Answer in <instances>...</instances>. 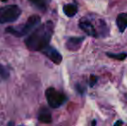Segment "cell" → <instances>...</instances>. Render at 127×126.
<instances>
[{
  "label": "cell",
  "mask_w": 127,
  "mask_h": 126,
  "mask_svg": "<svg viewBox=\"0 0 127 126\" xmlns=\"http://www.w3.org/2000/svg\"><path fill=\"white\" fill-rule=\"evenodd\" d=\"M54 32V24L51 21L39 25L31 31L25 39L26 47L30 51H42L49 45Z\"/></svg>",
  "instance_id": "obj_1"
},
{
  "label": "cell",
  "mask_w": 127,
  "mask_h": 126,
  "mask_svg": "<svg viewBox=\"0 0 127 126\" xmlns=\"http://www.w3.org/2000/svg\"><path fill=\"white\" fill-rule=\"evenodd\" d=\"M41 23V17L38 15H32L28 18L25 24L17 27H7L5 32L10 33L17 37H22L30 34Z\"/></svg>",
  "instance_id": "obj_2"
},
{
  "label": "cell",
  "mask_w": 127,
  "mask_h": 126,
  "mask_svg": "<svg viewBox=\"0 0 127 126\" xmlns=\"http://www.w3.org/2000/svg\"><path fill=\"white\" fill-rule=\"evenodd\" d=\"M22 10L17 5L10 4L0 8V24L13 23L21 16Z\"/></svg>",
  "instance_id": "obj_3"
},
{
  "label": "cell",
  "mask_w": 127,
  "mask_h": 126,
  "mask_svg": "<svg viewBox=\"0 0 127 126\" xmlns=\"http://www.w3.org/2000/svg\"><path fill=\"white\" fill-rule=\"evenodd\" d=\"M45 95L49 105L51 108H58L67 100V97L64 93L58 92L54 87H49L46 90Z\"/></svg>",
  "instance_id": "obj_4"
},
{
  "label": "cell",
  "mask_w": 127,
  "mask_h": 126,
  "mask_svg": "<svg viewBox=\"0 0 127 126\" xmlns=\"http://www.w3.org/2000/svg\"><path fill=\"white\" fill-rule=\"evenodd\" d=\"M41 52H42L44 55L47 56V57L49 58L50 61H53L54 63L58 65V64H60L62 62V54H61L55 49H54L53 47H51V46L48 45L47 47L44 48Z\"/></svg>",
  "instance_id": "obj_5"
},
{
  "label": "cell",
  "mask_w": 127,
  "mask_h": 126,
  "mask_svg": "<svg viewBox=\"0 0 127 126\" xmlns=\"http://www.w3.org/2000/svg\"><path fill=\"white\" fill-rule=\"evenodd\" d=\"M80 28L85 32L87 35H91V36H97V32H96L95 29H94V25L91 24L89 21L87 20H81L79 24Z\"/></svg>",
  "instance_id": "obj_6"
},
{
  "label": "cell",
  "mask_w": 127,
  "mask_h": 126,
  "mask_svg": "<svg viewBox=\"0 0 127 126\" xmlns=\"http://www.w3.org/2000/svg\"><path fill=\"white\" fill-rule=\"evenodd\" d=\"M84 41V37H71L67 42V48L69 50H76L80 47L82 42Z\"/></svg>",
  "instance_id": "obj_7"
},
{
  "label": "cell",
  "mask_w": 127,
  "mask_h": 126,
  "mask_svg": "<svg viewBox=\"0 0 127 126\" xmlns=\"http://www.w3.org/2000/svg\"><path fill=\"white\" fill-rule=\"evenodd\" d=\"M38 120L41 123L43 124H50L52 122V115L50 111L47 108H42L39 111Z\"/></svg>",
  "instance_id": "obj_8"
},
{
  "label": "cell",
  "mask_w": 127,
  "mask_h": 126,
  "mask_svg": "<svg viewBox=\"0 0 127 126\" xmlns=\"http://www.w3.org/2000/svg\"><path fill=\"white\" fill-rule=\"evenodd\" d=\"M116 24L120 32H124L126 30L127 28V13H120L119 15H118Z\"/></svg>",
  "instance_id": "obj_9"
},
{
  "label": "cell",
  "mask_w": 127,
  "mask_h": 126,
  "mask_svg": "<svg viewBox=\"0 0 127 126\" xmlns=\"http://www.w3.org/2000/svg\"><path fill=\"white\" fill-rule=\"evenodd\" d=\"M63 11L65 15L68 17H73L76 15L77 11H78V8L74 3H67L63 6Z\"/></svg>",
  "instance_id": "obj_10"
},
{
  "label": "cell",
  "mask_w": 127,
  "mask_h": 126,
  "mask_svg": "<svg viewBox=\"0 0 127 126\" xmlns=\"http://www.w3.org/2000/svg\"><path fill=\"white\" fill-rule=\"evenodd\" d=\"M106 54L110 58L119 60V61H124L127 57V53H119V54H111V53H107Z\"/></svg>",
  "instance_id": "obj_11"
},
{
  "label": "cell",
  "mask_w": 127,
  "mask_h": 126,
  "mask_svg": "<svg viewBox=\"0 0 127 126\" xmlns=\"http://www.w3.org/2000/svg\"><path fill=\"white\" fill-rule=\"evenodd\" d=\"M31 3H33L35 6H37L39 9H44L46 8L47 5V1L46 0H29Z\"/></svg>",
  "instance_id": "obj_12"
},
{
  "label": "cell",
  "mask_w": 127,
  "mask_h": 126,
  "mask_svg": "<svg viewBox=\"0 0 127 126\" xmlns=\"http://www.w3.org/2000/svg\"><path fill=\"white\" fill-rule=\"evenodd\" d=\"M9 75H10L9 71L3 66L0 65V77H2L3 79H8Z\"/></svg>",
  "instance_id": "obj_13"
},
{
  "label": "cell",
  "mask_w": 127,
  "mask_h": 126,
  "mask_svg": "<svg viewBox=\"0 0 127 126\" xmlns=\"http://www.w3.org/2000/svg\"><path fill=\"white\" fill-rule=\"evenodd\" d=\"M96 82H97V77H96V76H94V75L91 76V78H90V86H94V84H95Z\"/></svg>",
  "instance_id": "obj_14"
},
{
  "label": "cell",
  "mask_w": 127,
  "mask_h": 126,
  "mask_svg": "<svg viewBox=\"0 0 127 126\" xmlns=\"http://www.w3.org/2000/svg\"><path fill=\"white\" fill-rule=\"evenodd\" d=\"M123 122L122 121H118V122H116L115 124H114V125H123Z\"/></svg>",
  "instance_id": "obj_15"
},
{
  "label": "cell",
  "mask_w": 127,
  "mask_h": 126,
  "mask_svg": "<svg viewBox=\"0 0 127 126\" xmlns=\"http://www.w3.org/2000/svg\"><path fill=\"white\" fill-rule=\"evenodd\" d=\"M95 124H96V122H95V121H94V122H93L92 125H95Z\"/></svg>",
  "instance_id": "obj_16"
},
{
  "label": "cell",
  "mask_w": 127,
  "mask_h": 126,
  "mask_svg": "<svg viewBox=\"0 0 127 126\" xmlns=\"http://www.w3.org/2000/svg\"><path fill=\"white\" fill-rule=\"evenodd\" d=\"M14 125V123H9L8 125Z\"/></svg>",
  "instance_id": "obj_17"
},
{
  "label": "cell",
  "mask_w": 127,
  "mask_h": 126,
  "mask_svg": "<svg viewBox=\"0 0 127 126\" xmlns=\"http://www.w3.org/2000/svg\"><path fill=\"white\" fill-rule=\"evenodd\" d=\"M1 1H3V2H6V1H8V0H1Z\"/></svg>",
  "instance_id": "obj_18"
}]
</instances>
